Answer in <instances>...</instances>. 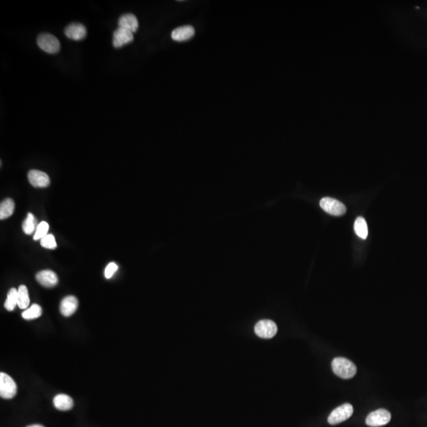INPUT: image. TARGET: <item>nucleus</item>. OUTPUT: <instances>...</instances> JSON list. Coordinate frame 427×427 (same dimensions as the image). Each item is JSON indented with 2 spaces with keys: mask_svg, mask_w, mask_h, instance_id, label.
Here are the masks:
<instances>
[{
  "mask_svg": "<svg viewBox=\"0 0 427 427\" xmlns=\"http://www.w3.org/2000/svg\"><path fill=\"white\" fill-rule=\"evenodd\" d=\"M41 246L45 249H55L57 247L55 237L52 234H48L45 238L41 240Z\"/></svg>",
  "mask_w": 427,
  "mask_h": 427,
  "instance_id": "23",
  "label": "nucleus"
},
{
  "mask_svg": "<svg viewBox=\"0 0 427 427\" xmlns=\"http://www.w3.org/2000/svg\"><path fill=\"white\" fill-rule=\"evenodd\" d=\"M38 225L35 217L31 213H28L26 218H25L23 225H22L24 233L25 234H32L34 231H36Z\"/></svg>",
  "mask_w": 427,
  "mask_h": 427,
  "instance_id": "20",
  "label": "nucleus"
},
{
  "mask_svg": "<svg viewBox=\"0 0 427 427\" xmlns=\"http://www.w3.org/2000/svg\"><path fill=\"white\" fill-rule=\"evenodd\" d=\"M15 211V202L11 199H6L0 204V219L9 218Z\"/></svg>",
  "mask_w": 427,
  "mask_h": 427,
  "instance_id": "16",
  "label": "nucleus"
},
{
  "mask_svg": "<svg viewBox=\"0 0 427 427\" xmlns=\"http://www.w3.org/2000/svg\"><path fill=\"white\" fill-rule=\"evenodd\" d=\"M118 269V266L115 263H109L105 271V276L106 279H111L115 272Z\"/></svg>",
  "mask_w": 427,
  "mask_h": 427,
  "instance_id": "24",
  "label": "nucleus"
},
{
  "mask_svg": "<svg viewBox=\"0 0 427 427\" xmlns=\"http://www.w3.org/2000/svg\"><path fill=\"white\" fill-rule=\"evenodd\" d=\"M54 406L59 411H69L73 408L74 402L69 396L59 394L53 400Z\"/></svg>",
  "mask_w": 427,
  "mask_h": 427,
  "instance_id": "15",
  "label": "nucleus"
},
{
  "mask_svg": "<svg viewBox=\"0 0 427 427\" xmlns=\"http://www.w3.org/2000/svg\"><path fill=\"white\" fill-rule=\"evenodd\" d=\"M354 231L362 239H367L368 237V226L363 217H357L354 225Z\"/></svg>",
  "mask_w": 427,
  "mask_h": 427,
  "instance_id": "18",
  "label": "nucleus"
},
{
  "mask_svg": "<svg viewBox=\"0 0 427 427\" xmlns=\"http://www.w3.org/2000/svg\"><path fill=\"white\" fill-rule=\"evenodd\" d=\"M79 302L75 296H68L62 300L59 306L60 313L64 316H70L77 310Z\"/></svg>",
  "mask_w": 427,
  "mask_h": 427,
  "instance_id": "12",
  "label": "nucleus"
},
{
  "mask_svg": "<svg viewBox=\"0 0 427 427\" xmlns=\"http://www.w3.org/2000/svg\"><path fill=\"white\" fill-rule=\"evenodd\" d=\"M254 329H255V333L259 337L263 339L272 338L278 332L276 323L270 320H259L255 325Z\"/></svg>",
  "mask_w": 427,
  "mask_h": 427,
  "instance_id": "7",
  "label": "nucleus"
},
{
  "mask_svg": "<svg viewBox=\"0 0 427 427\" xmlns=\"http://www.w3.org/2000/svg\"><path fill=\"white\" fill-rule=\"evenodd\" d=\"M354 412V408L350 404H344L333 410L327 418V422L331 425H337L348 419Z\"/></svg>",
  "mask_w": 427,
  "mask_h": 427,
  "instance_id": "3",
  "label": "nucleus"
},
{
  "mask_svg": "<svg viewBox=\"0 0 427 427\" xmlns=\"http://www.w3.org/2000/svg\"><path fill=\"white\" fill-rule=\"evenodd\" d=\"M17 394V384L12 377L5 373L0 374V396L4 399H12Z\"/></svg>",
  "mask_w": 427,
  "mask_h": 427,
  "instance_id": "5",
  "label": "nucleus"
},
{
  "mask_svg": "<svg viewBox=\"0 0 427 427\" xmlns=\"http://www.w3.org/2000/svg\"><path fill=\"white\" fill-rule=\"evenodd\" d=\"M42 314V309L38 304H34L30 308L22 313V316L25 320H34L38 318Z\"/></svg>",
  "mask_w": 427,
  "mask_h": 427,
  "instance_id": "21",
  "label": "nucleus"
},
{
  "mask_svg": "<svg viewBox=\"0 0 427 427\" xmlns=\"http://www.w3.org/2000/svg\"><path fill=\"white\" fill-rule=\"evenodd\" d=\"M64 32L67 38L74 41H81L84 39L86 36V27L81 23H72L68 25L65 29Z\"/></svg>",
  "mask_w": 427,
  "mask_h": 427,
  "instance_id": "10",
  "label": "nucleus"
},
{
  "mask_svg": "<svg viewBox=\"0 0 427 427\" xmlns=\"http://www.w3.org/2000/svg\"><path fill=\"white\" fill-rule=\"evenodd\" d=\"M320 206L323 211L334 216H341L347 211L346 206L343 203L331 197L322 199Z\"/></svg>",
  "mask_w": 427,
  "mask_h": 427,
  "instance_id": "4",
  "label": "nucleus"
},
{
  "mask_svg": "<svg viewBox=\"0 0 427 427\" xmlns=\"http://www.w3.org/2000/svg\"><path fill=\"white\" fill-rule=\"evenodd\" d=\"M37 42L40 49L49 54L57 53L60 49L59 40L50 34H40Z\"/></svg>",
  "mask_w": 427,
  "mask_h": 427,
  "instance_id": "2",
  "label": "nucleus"
},
{
  "mask_svg": "<svg viewBox=\"0 0 427 427\" xmlns=\"http://www.w3.org/2000/svg\"><path fill=\"white\" fill-rule=\"evenodd\" d=\"M27 427H44L43 425H39V424H34V425H29Z\"/></svg>",
  "mask_w": 427,
  "mask_h": 427,
  "instance_id": "25",
  "label": "nucleus"
},
{
  "mask_svg": "<svg viewBox=\"0 0 427 427\" xmlns=\"http://www.w3.org/2000/svg\"><path fill=\"white\" fill-rule=\"evenodd\" d=\"M195 35V29L191 25L178 27L172 32V39L176 41H188Z\"/></svg>",
  "mask_w": 427,
  "mask_h": 427,
  "instance_id": "13",
  "label": "nucleus"
},
{
  "mask_svg": "<svg viewBox=\"0 0 427 427\" xmlns=\"http://www.w3.org/2000/svg\"><path fill=\"white\" fill-rule=\"evenodd\" d=\"M28 179L31 185L36 188H45L50 184L49 175L40 170H30L28 174Z\"/></svg>",
  "mask_w": 427,
  "mask_h": 427,
  "instance_id": "8",
  "label": "nucleus"
},
{
  "mask_svg": "<svg viewBox=\"0 0 427 427\" xmlns=\"http://www.w3.org/2000/svg\"><path fill=\"white\" fill-rule=\"evenodd\" d=\"M391 417L389 411L385 409H378L369 414L366 423L371 427L382 426L390 422Z\"/></svg>",
  "mask_w": 427,
  "mask_h": 427,
  "instance_id": "6",
  "label": "nucleus"
},
{
  "mask_svg": "<svg viewBox=\"0 0 427 427\" xmlns=\"http://www.w3.org/2000/svg\"><path fill=\"white\" fill-rule=\"evenodd\" d=\"M332 368L335 374L343 379L352 378L357 373L355 365L345 357L334 358L332 363Z\"/></svg>",
  "mask_w": 427,
  "mask_h": 427,
  "instance_id": "1",
  "label": "nucleus"
},
{
  "mask_svg": "<svg viewBox=\"0 0 427 427\" xmlns=\"http://www.w3.org/2000/svg\"><path fill=\"white\" fill-rule=\"evenodd\" d=\"M134 39L133 32L126 29L118 28L113 32V45L115 48L118 49L123 45L130 43Z\"/></svg>",
  "mask_w": 427,
  "mask_h": 427,
  "instance_id": "9",
  "label": "nucleus"
},
{
  "mask_svg": "<svg viewBox=\"0 0 427 427\" xmlns=\"http://www.w3.org/2000/svg\"><path fill=\"white\" fill-rule=\"evenodd\" d=\"M36 279L40 284L45 287H53L58 283V277L55 272L51 270H44L38 272Z\"/></svg>",
  "mask_w": 427,
  "mask_h": 427,
  "instance_id": "11",
  "label": "nucleus"
},
{
  "mask_svg": "<svg viewBox=\"0 0 427 427\" xmlns=\"http://www.w3.org/2000/svg\"><path fill=\"white\" fill-rule=\"evenodd\" d=\"M49 225L46 222H41V223L38 224L37 227L35 234H34V240H41L48 235L49 232Z\"/></svg>",
  "mask_w": 427,
  "mask_h": 427,
  "instance_id": "22",
  "label": "nucleus"
},
{
  "mask_svg": "<svg viewBox=\"0 0 427 427\" xmlns=\"http://www.w3.org/2000/svg\"><path fill=\"white\" fill-rule=\"evenodd\" d=\"M16 306H18V290L12 288L8 292V299L6 300L4 306L8 311H13Z\"/></svg>",
  "mask_w": 427,
  "mask_h": 427,
  "instance_id": "19",
  "label": "nucleus"
},
{
  "mask_svg": "<svg viewBox=\"0 0 427 427\" xmlns=\"http://www.w3.org/2000/svg\"><path fill=\"white\" fill-rule=\"evenodd\" d=\"M118 25L119 28L135 32L139 28V22L137 18L133 14H126L119 18Z\"/></svg>",
  "mask_w": 427,
  "mask_h": 427,
  "instance_id": "14",
  "label": "nucleus"
},
{
  "mask_svg": "<svg viewBox=\"0 0 427 427\" xmlns=\"http://www.w3.org/2000/svg\"><path fill=\"white\" fill-rule=\"evenodd\" d=\"M30 299L26 286L22 285L18 289V306L20 309H25L29 307Z\"/></svg>",
  "mask_w": 427,
  "mask_h": 427,
  "instance_id": "17",
  "label": "nucleus"
}]
</instances>
